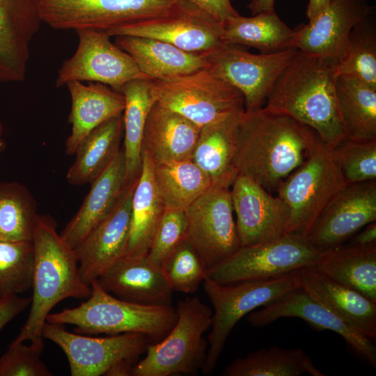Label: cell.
I'll use <instances>...</instances> for the list:
<instances>
[{"instance_id":"6da1fadb","label":"cell","mask_w":376,"mask_h":376,"mask_svg":"<svg viewBox=\"0 0 376 376\" xmlns=\"http://www.w3.org/2000/svg\"><path fill=\"white\" fill-rule=\"evenodd\" d=\"M320 140L313 129L285 114L265 107L244 110L235 123L233 165L237 174L276 191Z\"/></svg>"},{"instance_id":"7a4b0ae2","label":"cell","mask_w":376,"mask_h":376,"mask_svg":"<svg viewBox=\"0 0 376 376\" xmlns=\"http://www.w3.org/2000/svg\"><path fill=\"white\" fill-rule=\"evenodd\" d=\"M335 68L318 56L297 50L264 106L311 127L330 149L346 137L336 102Z\"/></svg>"},{"instance_id":"3957f363","label":"cell","mask_w":376,"mask_h":376,"mask_svg":"<svg viewBox=\"0 0 376 376\" xmlns=\"http://www.w3.org/2000/svg\"><path fill=\"white\" fill-rule=\"evenodd\" d=\"M32 242L34 259L31 308L13 343L29 340L44 344L42 329L52 309L66 298L87 299L91 291V285L81 278L73 249L57 233L52 219L39 216Z\"/></svg>"},{"instance_id":"277c9868","label":"cell","mask_w":376,"mask_h":376,"mask_svg":"<svg viewBox=\"0 0 376 376\" xmlns=\"http://www.w3.org/2000/svg\"><path fill=\"white\" fill-rule=\"evenodd\" d=\"M91 294L77 307L51 313L47 322L75 325L73 332L94 335L139 333L157 342L171 331L177 320L172 305H146L119 299L105 291L95 280Z\"/></svg>"},{"instance_id":"5b68a950","label":"cell","mask_w":376,"mask_h":376,"mask_svg":"<svg viewBox=\"0 0 376 376\" xmlns=\"http://www.w3.org/2000/svg\"><path fill=\"white\" fill-rule=\"evenodd\" d=\"M175 310L177 320L169 333L148 345L132 375H194L202 369L208 347L203 334L211 327L212 310L197 297L180 300Z\"/></svg>"},{"instance_id":"8992f818","label":"cell","mask_w":376,"mask_h":376,"mask_svg":"<svg viewBox=\"0 0 376 376\" xmlns=\"http://www.w3.org/2000/svg\"><path fill=\"white\" fill-rule=\"evenodd\" d=\"M299 286V269L267 279L232 284L218 283L205 276L203 287L213 313L202 373L214 371L231 331L243 316Z\"/></svg>"},{"instance_id":"52a82bcc","label":"cell","mask_w":376,"mask_h":376,"mask_svg":"<svg viewBox=\"0 0 376 376\" xmlns=\"http://www.w3.org/2000/svg\"><path fill=\"white\" fill-rule=\"evenodd\" d=\"M346 185L331 149L320 140L276 191L288 208L287 234L306 237L327 205Z\"/></svg>"},{"instance_id":"ba28073f","label":"cell","mask_w":376,"mask_h":376,"mask_svg":"<svg viewBox=\"0 0 376 376\" xmlns=\"http://www.w3.org/2000/svg\"><path fill=\"white\" fill-rule=\"evenodd\" d=\"M151 93L161 105L201 127L244 109L242 93L210 67L164 80H151Z\"/></svg>"},{"instance_id":"9c48e42d","label":"cell","mask_w":376,"mask_h":376,"mask_svg":"<svg viewBox=\"0 0 376 376\" xmlns=\"http://www.w3.org/2000/svg\"><path fill=\"white\" fill-rule=\"evenodd\" d=\"M320 251L301 235L241 246L223 262L206 269V276L221 284L267 279L314 265Z\"/></svg>"},{"instance_id":"30bf717a","label":"cell","mask_w":376,"mask_h":376,"mask_svg":"<svg viewBox=\"0 0 376 376\" xmlns=\"http://www.w3.org/2000/svg\"><path fill=\"white\" fill-rule=\"evenodd\" d=\"M182 0H38L41 20L58 30L109 31L166 14Z\"/></svg>"},{"instance_id":"8fae6325","label":"cell","mask_w":376,"mask_h":376,"mask_svg":"<svg viewBox=\"0 0 376 376\" xmlns=\"http://www.w3.org/2000/svg\"><path fill=\"white\" fill-rule=\"evenodd\" d=\"M230 187L212 185L185 210L184 239L196 251L206 269L226 260L241 247Z\"/></svg>"},{"instance_id":"7c38bea8","label":"cell","mask_w":376,"mask_h":376,"mask_svg":"<svg viewBox=\"0 0 376 376\" xmlns=\"http://www.w3.org/2000/svg\"><path fill=\"white\" fill-rule=\"evenodd\" d=\"M297 52L290 48L251 54L240 45L224 42L202 54L207 65L243 95L246 111L263 107L277 79Z\"/></svg>"},{"instance_id":"4fadbf2b","label":"cell","mask_w":376,"mask_h":376,"mask_svg":"<svg viewBox=\"0 0 376 376\" xmlns=\"http://www.w3.org/2000/svg\"><path fill=\"white\" fill-rule=\"evenodd\" d=\"M76 33L77 48L60 67L56 79L57 88L77 81L100 83L120 91L132 80L150 79L130 54L111 41L106 31L86 29Z\"/></svg>"},{"instance_id":"5bb4252c","label":"cell","mask_w":376,"mask_h":376,"mask_svg":"<svg viewBox=\"0 0 376 376\" xmlns=\"http://www.w3.org/2000/svg\"><path fill=\"white\" fill-rule=\"evenodd\" d=\"M42 337L65 353L72 376H100L122 361L134 362L146 352L150 340L139 333L93 337L70 332L63 324L46 322Z\"/></svg>"},{"instance_id":"9a60e30c","label":"cell","mask_w":376,"mask_h":376,"mask_svg":"<svg viewBox=\"0 0 376 376\" xmlns=\"http://www.w3.org/2000/svg\"><path fill=\"white\" fill-rule=\"evenodd\" d=\"M107 33L111 37L131 36L157 39L201 55L224 42L221 24L188 0H182L166 14Z\"/></svg>"},{"instance_id":"2e32d148","label":"cell","mask_w":376,"mask_h":376,"mask_svg":"<svg viewBox=\"0 0 376 376\" xmlns=\"http://www.w3.org/2000/svg\"><path fill=\"white\" fill-rule=\"evenodd\" d=\"M376 221V180L347 184L329 203L306 238L319 251L340 246Z\"/></svg>"},{"instance_id":"e0dca14e","label":"cell","mask_w":376,"mask_h":376,"mask_svg":"<svg viewBox=\"0 0 376 376\" xmlns=\"http://www.w3.org/2000/svg\"><path fill=\"white\" fill-rule=\"evenodd\" d=\"M368 0H331L306 24L295 29L292 47L336 65L342 59L351 31L375 13Z\"/></svg>"},{"instance_id":"ac0fdd59","label":"cell","mask_w":376,"mask_h":376,"mask_svg":"<svg viewBox=\"0 0 376 376\" xmlns=\"http://www.w3.org/2000/svg\"><path fill=\"white\" fill-rule=\"evenodd\" d=\"M137 181L125 186L110 213L73 249L81 278L88 285L125 256Z\"/></svg>"},{"instance_id":"d6986e66","label":"cell","mask_w":376,"mask_h":376,"mask_svg":"<svg viewBox=\"0 0 376 376\" xmlns=\"http://www.w3.org/2000/svg\"><path fill=\"white\" fill-rule=\"evenodd\" d=\"M241 246L287 234L288 212L284 202L251 178L237 174L230 187Z\"/></svg>"},{"instance_id":"ffe728a7","label":"cell","mask_w":376,"mask_h":376,"mask_svg":"<svg viewBox=\"0 0 376 376\" xmlns=\"http://www.w3.org/2000/svg\"><path fill=\"white\" fill-rule=\"evenodd\" d=\"M282 318H300L317 329L336 332L368 363L376 366V347L373 340L339 318L301 286L261 309L251 311L247 320L251 326L263 327Z\"/></svg>"},{"instance_id":"44dd1931","label":"cell","mask_w":376,"mask_h":376,"mask_svg":"<svg viewBox=\"0 0 376 376\" xmlns=\"http://www.w3.org/2000/svg\"><path fill=\"white\" fill-rule=\"evenodd\" d=\"M42 22L38 0H0V83L25 80L31 43Z\"/></svg>"},{"instance_id":"7402d4cb","label":"cell","mask_w":376,"mask_h":376,"mask_svg":"<svg viewBox=\"0 0 376 376\" xmlns=\"http://www.w3.org/2000/svg\"><path fill=\"white\" fill-rule=\"evenodd\" d=\"M97 281L105 291L123 300L146 305H171L173 290L161 267L147 256L123 257Z\"/></svg>"},{"instance_id":"603a6c76","label":"cell","mask_w":376,"mask_h":376,"mask_svg":"<svg viewBox=\"0 0 376 376\" xmlns=\"http://www.w3.org/2000/svg\"><path fill=\"white\" fill-rule=\"evenodd\" d=\"M201 127L157 102L146 118L142 151L154 165L192 159Z\"/></svg>"},{"instance_id":"cb8c5ba5","label":"cell","mask_w":376,"mask_h":376,"mask_svg":"<svg viewBox=\"0 0 376 376\" xmlns=\"http://www.w3.org/2000/svg\"><path fill=\"white\" fill-rule=\"evenodd\" d=\"M299 276L304 291L366 336L375 338L376 302L331 280L313 265L300 269Z\"/></svg>"},{"instance_id":"d4e9b609","label":"cell","mask_w":376,"mask_h":376,"mask_svg":"<svg viewBox=\"0 0 376 376\" xmlns=\"http://www.w3.org/2000/svg\"><path fill=\"white\" fill-rule=\"evenodd\" d=\"M91 184V189L77 212L60 233L63 240L72 249L110 213L127 185L123 148Z\"/></svg>"},{"instance_id":"484cf974","label":"cell","mask_w":376,"mask_h":376,"mask_svg":"<svg viewBox=\"0 0 376 376\" xmlns=\"http://www.w3.org/2000/svg\"><path fill=\"white\" fill-rule=\"evenodd\" d=\"M71 98L68 121L71 132L65 144V152L73 155L80 141L93 129L123 112L125 99L120 91L95 82L88 85L72 81L66 85Z\"/></svg>"},{"instance_id":"4316f807","label":"cell","mask_w":376,"mask_h":376,"mask_svg":"<svg viewBox=\"0 0 376 376\" xmlns=\"http://www.w3.org/2000/svg\"><path fill=\"white\" fill-rule=\"evenodd\" d=\"M116 45L130 54L140 70L152 80L172 79L207 66L203 55L157 39L118 36Z\"/></svg>"},{"instance_id":"83f0119b","label":"cell","mask_w":376,"mask_h":376,"mask_svg":"<svg viewBox=\"0 0 376 376\" xmlns=\"http://www.w3.org/2000/svg\"><path fill=\"white\" fill-rule=\"evenodd\" d=\"M313 266L331 280L376 302V244H343L321 251Z\"/></svg>"},{"instance_id":"f1b7e54d","label":"cell","mask_w":376,"mask_h":376,"mask_svg":"<svg viewBox=\"0 0 376 376\" xmlns=\"http://www.w3.org/2000/svg\"><path fill=\"white\" fill-rule=\"evenodd\" d=\"M141 158V171L132 198L130 232L125 256L128 258L148 255L165 208L155 184L153 163L144 151Z\"/></svg>"},{"instance_id":"f546056e","label":"cell","mask_w":376,"mask_h":376,"mask_svg":"<svg viewBox=\"0 0 376 376\" xmlns=\"http://www.w3.org/2000/svg\"><path fill=\"white\" fill-rule=\"evenodd\" d=\"M123 113L90 132L79 143L66 180L72 185L91 183L113 161L120 150L123 138Z\"/></svg>"},{"instance_id":"4dcf8cb0","label":"cell","mask_w":376,"mask_h":376,"mask_svg":"<svg viewBox=\"0 0 376 376\" xmlns=\"http://www.w3.org/2000/svg\"><path fill=\"white\" fill-rule=\"evenodd\" d=\"M239 115L201 127L191 160L209 176L212 185L230 187L237 175L233 155L235 127Z\"/></svg>"},{"instance_id":"1f68e13d","label":"cell","mask_w":376,"mask_h":376,"mask_svg":"<svg viewBox=\"0 0 376 376\" xmlns=\"http://www.w3.org/2000/svg\"><path fill=\"white\" fill-rule=\"evenodd\" d=\"M151 80L134 79L120 89L125 99L123 149L126 185L137 181L141 171L143 133L148 114L155 102L150 91Z\"/></svg>"},{"instance_id":"d6a6232c","label":"cell","mask_w":376,"mask_h":376,"mask_svg":"<svg viewBox=\"0 0 376 376\" xmlns=\"http://www.w3.org/2000/svg\"><path fill=\"white\" fill-rule=\"evenodd\" d=\"M224 42L248 46L262 53H273L293 48L295 29H290L275 10L252 17L240 15L224 22Z\"/></svg>"},{"instance_id":"836d02e7","label":"cell","mask_w":376,"mask_h":376,"mask_svg":"<svg viewBox=\"0 0 376 376\" xmlns=\"http://www.w3.org/2000/svg\"><path fill=\"white\" fill-rule=\"evenodd\" d=\"M336 96L345 136L376 140V88L353 77L338 76Z\"/></svg>"},{"instance_id":"e575fe53","label":"cell","mask_w":376,"mask_h":376,"mask_svg":"<svg viewBox=\"0 0 376 376\" xmlns=\"http://www.w3.org/2000/svg\"><path fill=\"white\" fill-rule=\"evenodd\" d=\"M324 376L311 359L299 348L276 346L238 358L226 366L224 376Z\"/></svg>"},{"instance_id":"d590c367","label":"cell","mask_w":376,"mask_h":376,"mask_svg":"<svg viewBox=\"0 0 376 376\" xmlns=\"http://www.w3.org/2000/svg\"><path fill=\"white\" fill-rule=\"evenodd\" d=\"M153 172L165 207L185 210L212 185L209 176L191 159L154 165Z\"/></svg>"},{"instance_id":"8d00e7d4","label":"cell","mask_w":376,"mask_h":376,"mask_svg":"<svg viewBox=\"0 0 376 376\" xmlns=\"http://www.w3.org/2000/svg\"><path fill=\"white\" fill-rule=\"evenodd\" d=\"M39 216L36 201L26 185L0 182V241L32 242Z\"/></svg>"},{"instance_id":"74e56055","label":"cell","mask_w":376,"mask_h":376,"mask_svg":"<svg viewBox=\"0 0 376 376\" xmlns=\"http://www.w3.org/2000/svg\"><path fill=\"white\" fill-rule=\"evenodd\" d=\"M373 16L352 29L345 52L335 72L336 77H353L376 88V27Z\"/></svg>"},{"instance_id":"f35d334b","label":"cell","mask_w":376,"mask_h":376,"mask_svg":"<svg viewBox=\"0 0 376 376\" xmlns=\"http://www.w3.org/2000/svg\"><path fill=\"white\" fill-rule=\"evenodd\" d=\"M33 259L32 242L0 241V299L31 288Z\"/></svg>"},{"instance_id":"ab89813d","label":"cell","mask_w":376,"mask_h":376,"mask_svg":"<svg viewBox=\"0 0 376 376\" xmlns=\"http://www.w3.org/2000/svg\"><path fill=\"white\" fill-rule=\"evenodd\" d=\"M173 290L193 293L206 276V269L190 244L183 239L161 264Z\"/></svg>"},{"instance_id":"60d3db41","label":"cell","mask_w":376,"mask_h":376,"mask_svg":"<svg viewBox=\"0 0 376 376\" xmlns=\"http://www.w3.org/2000/svg\"><path fill=\"white\" fill-rule=\"evenodd\" d=\"M331 150L347 184L376 180V140L345 137Z\"/></svg>"},{"instance_id":"b9f144b4","label":"cell","mask_w":376,"mask_h":376,"mask_svg":"<svg viewBox=\"0 0 376 376\" xmlns=\"http://www.w3.org/2000/svg\"><path fill=\"white\" fill-rule=\"evenodd\" d=\"M11 343L0 357V376H52L40 359L44 344Z\"/></svg>"},{"instance_id":"7bdbcfd3","label":"cell","mask_w":376,"mask_h":376,"mask_svg":"<svg viewBox=\"0 0 376 376\" xmlns=\"http://www.w3.org/2000/svg\"><path fill=\"white\" fill-rule=\"evenodd\" d=\"M185 226V210L165 207L147 258L160 267L166 257L184 239Z\"/></svg>"},{"instance_id":"ee69618b","label":"cell","mask_w":376,"mask_h":376,"mask_svg":"<svg viewBox=\"0 0 376 376\" xmlns=\"http://www.w3.org/2000/svg\"><path fill=\"white\" fill-rule=\"evenodd\" d=\"M206 11L221 24L228 19L240 15L230 0H188Z\"/></svg>"},{"instance_id":"f6af8a7d","label":"cell","mask_w":376,"mask_h":376,"mask_svg":"<svg viewBox=\"0 0 376 376\" xmlns=\"http://www.w3.org/2000/svg\"><path fill=\"white\" fill-rule=\"evenodd\" d=\"M31 304V298L11 295L0 299V331Z\"/></svg>"},{"instance_id":"bcb514c9","label":"cell","mask_w":376,"mask_h":376,"mask_svg":"<svg viewBox=\"0 0 376 376\" xmlns=\"http://www.w3.org/2000/svg\"><path fill=\"white\" fill-rule=\"evenodd\" d=\"M346 242L344 244L360 246L376 244V221L362 228Z\"/></svg>"},{"instance_id":"7dc6e473","label":"cell","mask_w":376,"mask_h":376,"mask_svg":"<svg viewBox=\"0 0 376 376\" xmlns=\"http://www.w3.org/2000/svg\"><path fill=\"white\" fill-rule=\"evenodd\" d=\"M275 0H251L247 5L252 15L274 10Z\"/></svg>"},{"instance_id":"c3c4849f","label":"cell","mask_w":376,"mask_h":376,"mask_svg":"<svg viewBox=\"0 0 376 376\" xmlns=\"http://www.w3.org/2000/svg\"><path fill=\"white\" fill-rule=\"evenodd\" d=\"M331 0H308L306 15L308 20L316 16Z\"/></svg>"},{"instance_id":"681fc988","label":"cell","mask_w":376,"mask_h":376,"mask_svg":"<svg viewBox=\"0 0 376 376\" xmlns=\"http://www.w3.org/2000/svg\"><path fill=\"white\" fill-rule=\"evenodd\" d=\"M6 147V143L3 137V127L0 123V152L3 151Z\"/></svg>"}]
</instances>
